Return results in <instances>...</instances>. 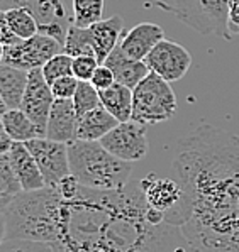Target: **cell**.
<instances>
[{
  "instance_id": "6da1fadb",
  "label": "cell",
  "mask_w": 239,
  "mask_h": 252,
  "mask_svg": "<svg viewBox=\"0 0 239 252\" xmlns=\"http://www.w3.org/2000/svg\"><path fill=\"white\" fill-rule=\"evenodd\" d=\"M175 169L185 198L180 227L190 252H239V137L210 124L178 144Z\"/></svg>"
},
{
  "instance_id": "7a4b0ae2",
  "label": "cell",
  "mask_w": 239,
  "mask_h": 252,
  "mask_svg": "<svg viewBox=\"0 0 239 252\" xmlns=\"http://www.w3.org/2000/svg\"><path fill=\"white\" fill-rule=\"evenodd\" d=\"M139 185L117 191L80 186L65 200L61 230L51 244L55 252H178V227L149 220Z\"/></svg>"
},
{
  "instance_id": "3957f363",
  "label": "cell",
  "mask_w": 239,
  "mask_h": 252,
  "mask_svg": "<svg viewBox=\"0 0 239 252\" xmlns=\"http://www.w3.org/2000/svg\"><path fill=\"white\" fill-rule=\"evenodd\" d=\"M65 200L56 188L21 191L2 213L7 239H28L53 244L61 230Z\"/></svg>"
},
{
  "instance_id": "277c9868",
  "label": "cell",
  "mask_w": 239,
  "mask_h": 252,
  "mask_svg": "<svg viewBox=\"0 0 239 252\" xmlns=\"http://www.w3.org/2000/svg\"><path fill=\"white\" fill-rule=\"evenodd\" d=\"M70 171L80 185L97 191H117L129 185L133 166L110 154L97 141L68 144Z\"/></svg>"
},
{
  "instance_id": "5b68a950",
  "label": "cell",
  "mask_w": 239,
  "mask_h": 252,
  "mask_svg": "<svg viewBox=\"0 0 239 252\" xmlns=\"http://www.w3.org/2000/svg\"><path fill=\"white\" fill-rule=\"evenodd\" d=\"M176 112V96L170 81L149 71L133 90V117L144 126L167 122Z\"/></svg>"
},
{
  "instance_id": "8992f818",
  "label": "cell",
  "mask_w": 239,
  "mask_h": 252,
  "mask_svg": "<svg viewBox=\"0 0 239 252\" xmlns=\"http://www.w3.org/2000/svg\"><path fill=\"white\" fill-rule=\"evenodd\" d=\"M229 3L231 0H170L167 9L202 36L214 34L222 39H231L227 29Z\"/></svg>"
},
{
  "instance_id": "52a82bcc",
  "label": "cell",
  "mask_w": 239,
  "mask_h": 252,
  "mask_svg": "<svg viewBox=\"0 0 239 252\" xmlns=\"http://www.w3.org/2000/svg\"><path fill=\"white\" fill-rule=\"evenodd\" d=\"M146 203L165 215V222L173 227H182L185 222V198L180 181L170 178H158L148 174L139 181Z\"/></svg>"
},
{
  "instance_id": "ba28073f",
  "label": "cell",
  "mask_w": 239,
  "mask_h": 252,
  "mask_svg": "<svg viewBox=\"0 0 239 252\" xmlns=\"http://www.w3.org/2000/svg\"><path fill=\"white\" fill-rule=\"evenodd\" d=\"M60 53H63V44L60 41L37 32L29 39H19L14 44L5 46L3 63L19 69L33 71L42 68L53 56Z\"/></svg>"
},
{
  "instance_id": "9c48e42d",
  "label": "cell",
  "mask_w": 239,
  "mask_h": 252,
  "mask_svg": "<svg viewBox=\"0 0 239 252\" xmlns=\"http://www.w3.org/2000/svg\"><path fill=\"white\" fill-rule=\"evenodd\" d=\"M15 7H24L36 17L41 34L55 37L56 41L65 44L71 19L68 17L61 0H0V10Z\"/></svg>"
},
{
  "instance_id": "30bf717a",
  "label": "cell",
  "mask_w": 239,
  "mask_h": 252,
  "mask_svg": "<svg viewBox=\"0 0 239 252\" xmlns=\"http://www.w3.org/2000/svg\"><path fill=\"white\" fill-rule=\"evenodd\" d=\"M100 144L110 154L127 162L141 161L148 154V137L146 126L136 120L119 122L105 137L100 139Z\"/></svg>"
},
{
  "instance_id": "8fae6325",
  "label": "cell",
  "mask_w": 239,
  "mask_h": 252,
  "mask_svg": "<svg viewBox=\"0 0 239 252\" xmlns=\"http://www.w3.org/2000/svg\"><path fill=\"white\" fill-rule=\"evenodd\" d=\"M31 151L41 169V174L46 181V186L56 188L63 178L70 171V156H68V144L51 141L48 137H36L24 142Z\"/></svg>"
},
{
  "instance_id": "7c38bea8",
  "label": "cell",
  "mask_w": 239,
  "mask_h": 252,
  "mask_svg": "<svg viewBox=\"0 0 239 252\" xmlns=\"http://www.w3.org/2000/svg\"><path fill=\"white\" fill-rule=\"evenodd\" d=\"M144 63L148 64L149 71L156 73L171 83L182 80L187 75L192 64V56L182 44L163 39L146 56Z\"/></svg>"
},
{
  "instance_id": "4fadbf2b",
  "label": "cell",
  "mask_w": 239,
  "mask_h": 252,
  "mask_svg": "<svg viewBox=\"0 0 239 252\" xmlns=\"http://www.w3.org/2000/svg\"><path fill=\"white\" fill-rule=\"evenodd\" d=\"M53 102H55V95L51 92V85L46 81L41 68L29 71L28 87H26L24 96H22L21 110L34 122L41 137L46 135V126H48Z\"/></svg>"
},
{
  "instance_id": "5bb4252c",
  "label": "cell",
  "mask_w": 239,
  "mask_h": 252,
  "mask_svg": "<svg viewBox=\"0 0 239 252\" xmlns=\"http://www.w3.org/2000/svg\"><path fill=\"white\" fill-rule=\"evenodd\" d=\"M76 129H78V114L73 107V100L55 98L44 137L63 144H71L76 141Z\"/></svg>"
},
{
  "instance_id": "9a60e30c",
  "label": "cell",
  "mask_w": 239,
  "mask_h": 252,
  "mask_svg": "<svg viewBox=\"0 0 239 252\" xmlns=\"http://www.w3.org/2000/svg\"><path fill=\"white\" fill-rule=\"evenodd\" d=\"M163 39L165 32L160 26L153 24V22H141L127 32L124 31L119 46L131 60L144 61L146 56L153 51V48Z\"/></svg>"
},
{
  "instance_id": "2e32d148",
  "label": "cell",
  "mask_w": 239,
  "mask_h": 252,
  "mask_svg": "<svg viewBox=\"0 0 239 252\" xmlns=\"http://www.w3.org/2000/svg\"><path fill=\"white\" fill-rule=\"evenodd\" d=\"M7 154H9V159L12 162V168L24 191L46 188V181L41 174L39 166L24 142H14Z\"/></svg>"
},
{
  "instance_id": "e0dca14e",
  "label": "cell",
  "mask_w": 239,
  "mask_h": 252,
  "mask_svg": "<svg viewBox=\"0 0 239 252\" xmlns=\"http://www.w3.org/2000/svg\"><path fill=\"white\" fill-rule=\"evenodd\" d=\"M88 32L94 44L95 58L100 64L105 63L109 54L114 51L115 46L121 42L124 34V21L119 15H112L109 19H102L97 24L88 27Z\"/></svg>"
},
{
  "instance_id": "ac0fdd59",
  "label": "cell",
  "mask_w": 239,
  "mask_h": 252,
  "mask_svg": "<svg viewBox=\"0 0 239 252\" xmlns=\"http://www.w3.org/2000/svg\"><path fill=\"white\" fill-rule=\"evenodd\" d=\"M103 64H107V66L112 69L115 76V83L124 85V87L131 88V90H134L149 73V68L144 61L131 60L129 56H126L119 44L109 54V58H107Z\"/></svg>"
},
{
  "instance_id": "d6986e66",
  "label": "cell",
  "mask_w": 239,
  "mask_h": 252,
  "mask_svg": "<svg viewBox=\"0 0 239 252\" xmlns=\"http://www.w3.org/2000/svg\"><path fill=\"white\" fill-rule=\"evenodd\" d=\"M119 124V120L102 105L78 117V129L76 139L80 141H100Z\"/></svg>"
},
{
  "instance_id": "ffe728a7",
  "label": "cell",
  "mask_w": 239,
  "mask_h": 252,
  "mask_svg": "<svg viewBox=\"0 0 239 252\" xmlns=\"http://www.w3.org/2000/svg\"><path fill=\"white\" fill-rule=\"evenodd\" d=\"M29 71L19 69L9 64H0V96L9 108H21L22 96L28 87Z\"/></svg>"
},
{
  "instance_id": "44dd1931",
  "label": "cell",
  "mask_w": 239,
  "mask_h": 252,
  "mask_svg": "<svg viewBox=\"0 0 239 252\" xmlns=\"http://www.w3.org/2000/svg\"><path fill=\"white\" fill-rule=\"evenodd\" d=\"M100 93V105L114 115L119 122H127L133 117V90L121 83H114Z\"/></svg>"
},
{
  "instance_id": "7402d4cb",
  "label": "cell",
  "mask_w": 239,
  "mask_h": 252,
  "mask_svg": "<svg viewBox=\"0 0 239 252\" xmlns=\"http://www.w3.org/2000/svg\"><path fill=\"white\" fill-rule=\"evenodd\" d=\"M0 120L14 142H28L31 139L41 137L37 127L21 108H9Z\"/></svg>"
},
{
  "instance_id": "603a6c76",
  "label": "cell",
  "mask_w": 239,
  "mask_h": 252,
  "mask_svg": "<svg viewBox=\"0 0 239 252\" xmlns=\"http://www.w3.org/2000/svg\"><path fill=\"white\" fill-rule=\"evenodd\" d=\"M63 53L68 56H95L94 44H92V37L88 32V27H76L71 24L68 27L67 39L63 44Z\"/></svg>"
},
{
  "instance_id": "cb8c5ba5",
  "label": "cell",
  "mask_w": 239,
  "mask_h": 252,
  "mask_svg": "<svg viewBox=\"0 0 239 252\" xmlns=\"http://www.w3.org/2000/svg\"><path fill=\"white\" fill-rule=\"evenodd\" d=\"M5 17L9 22V27L19 39H29L39 32L37 21L33 14L24 7H15V9L5 10Z\"/></svg>"
},
{
  "instance_id": "d4e9b609",
  "label": "cell",
  "mask_w": 239,
  "mask_h": 252,
  "mask_svg": "<svg viewBox=\"0 0 239 252\" xmlns=\"http://www.w3.org/2000/svg\"><path fill=\"white\" fill-rule=\"evenodd\" d=\"M105 0H73L71 24L76 27H90L102 21Z\"/></svg>"
},
{
  "instance_id": "484cf974",
  "label": "cell",
  "mask_w": 239,
  "mask_h": 252,
  "mask_svg": "<svg viewBox=\"0 0 239 252\" xmlns=\"http://www.w3.org/2000/svg\"><path fill=\"white\" fill-rule=\"evenodd\" d=\"M73 107H75L78 117L94 110L100 105V93L90 81H80L75 95H73Z\"/></svg>"
},
{
  "instance_id": "4316f807",
  "label": "cell",
  "mask_w": 239,
  "mask_h": 252,
  "mask_svg": "<svg viewBox=\"0 0 239 252\" xmlns=\"http://www.w3.org/2000/svg\"><path fill=\"white\" fill-rule=\"evenodd\" d=\"M71 63H73L71 56H68L67 53H60V54H56V56H53L51 60L41 68V71H42V75H44L46 81L51 85L53 81H56L58 78L73 75Z\"/></svg>"
},
{
  "instance_id": "83f0119b",
  "label": "cell",
  "mask_w": 239,
  "mask_h": 252,
  "mask_svg": "<svg viewBox=\"0 0 239 252\" xmlns=\"http://www.w3.org/2000/svg\"><path fill=\"white\" fill-rule=\"evenodd\" d=\"M0 252H55L51 244L28 239H5Z\"/></svg>"
},
{
  "instance_id": "f1b7e54d",
  "label": "cell",
  "mask_w": 239,
  "mask_h": 252,
  "mask_svg": "<svg viewBox=\"0 0 239 252\" xmlns=\"http://www.w3.org/2000/svg\"><path fill=\"white\" fill-rule=\"evenodd\" d=\"M99 61L95 56H76L73 58L71 69H73V76L80 81H90V78L94 76L95 69L99 66Z\"/></svg>"
},
{
  "instance_id": "f546056e",
  "label": "cell",
  "mask_w": 239,
  "mask_h": 252,
  "mask_svg": "<svg viewBox=\"0 0 239 252\" xmlns=\"http://www.w3.org/2000/svg\"><path fill=\"white\" fill-rule=\"evenodd\" d=\"M80 80H76L73 75L58 78L51 83V92L55 95V98H73L76 88H78Z\"/></svg>"
},
{
  "instance_id": "4dcf8cb0",
  "label": "cell",
  "mask_w": 239,
  "mask_h": 252,
  "mask_svg": "<svg viewBox=\"0 0 239 252\" xmlns=\"http://www.w3.org/2000/svg\"><path fill=\"white\" fill-rule=\"evenodd\" d=\"M90 83L94 85L99 92L110 88L115 83V76H114L112 69L107 66V64H99L94 73V76L90 78Z\"/></svg>"
},
{
  "instance_id": "1f68e13d",
  "label": "cell",
  "mask_w": 239,
  "mask_h": 252,
  "mask_svg": "<svg viewBox=\"0 0 239 252\" xmlns=\"http://www.w3.org/2000/svg\"><path fill=\"white\" fill-rule=\"evenodd\" d=\"M80 186H82V185L76 181V178L73 176V174H68L67 178H63V180L58 183L56 189H58V193H60L63 200H73L76 195H78Z\"/></svg>"
},
{
  "instance_id": "d6a6232c",
  "label": "cell",
  "mask_w": 239,
  "mask_h": 252,
  "mask_svg": "<svg viewBox=\"0 0 239 252\" xmlns=\"http://www.w3.org/2000/svg\"><path fill=\"white\" fill-rule=\"evenodd\" d=\"M15 41H19V37L12 32V29L9 27V22H7L5 17V10H0V42L3 46H10L14 44Z\"/></svg>"
},
{
  "instance_id": "836d02e7",
  "label": "cell",
  "mask_w": 239,
  "mask_h": 252,
  "mask_svg": "<svg viewBox=\"0 0 239 252\" xmlns=\"http://www.w3.org/2000/svg\"><path fill=\"white\" fill-rule=\"evenodd\" d=\"M227 29H229L231 36H238L239 34V0H231V3H229Z\"/></svg>"
},
{
  "instance_id": "e575fe53",
  "label": "cell",
  "mask_w": 239,
  "mask_h": 252,
  "mask_svg": "<svg viewBox=\"0 0 239 252\" xmlns=\"http://www.w3.org/2000/svg\"><path fill=\"white\" fill-rule=\"evenodd\" d=\"M14 141L10 139V135L7 134L5 127H3L2 120H0V156L2 154H7L10 151V147H12Z\"/></svg>"
},
{
  "instance_id": "d590c367",
  "label": "cell",
  "mask_w": 239,
  "mask_h": 252,
  "mask_svg": "<svg viewBox=\"0 0 239 252\" xmlns=\"http://www.w3.org/2000/svg\"><path fill=\"white\" fill-rule=\"evenodd\" d=\"M7 239V223H5V217L0 215V246L3 244V240Z\"/></svg>"
},
{
  "instance_id": "8d00e7d4",
  "label": "cell",
  "mask_w": 239,
  "mask_h": 252,
  "mask_svg": "<svg viewBox=\"0 0 239 252\" xmlns=\"http://www.w3.org/2000/svg\"><path fill=\"white\" fill-rule=\"evenodd\" d=\"M9 205H10V203H9V201H7L5 198H3V196H2V195H0V215H2V213H3V212H5V208H7V207H9Z\"/></svg>"
},
{
  "instance_id": "74e56055",
  "label": "cell",
  "mask_w": 239,
  "mask_h": 252,
  "mask_svg": "<svg viewBox=\"0 0 239 252\" xmlns=\"http://www.w3.org/2000/svg\"><path fill=\"white\" fill-rule=\"evenodd\" d=\"M3 58H5V46L0 42V64L3 63Z\"/></svg>"
},
{
  "instance_id": "f35d334b",
  "label": "cell",
  "mask_w": 239,
  "mask_h": 252,
  "mask_svg": "<svg viewBox=\"0 0 239 252\" xmlns=\"http://www.w3.org/2000/svg\"><path fill=\"white\" fill-rule=\"evenodd\" d=\"M5 110H7V107H5V103H3L2 96H0V117H2V115L5 114Z\"/></svg>"
}]
</instances>
